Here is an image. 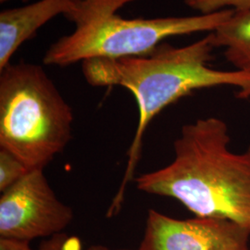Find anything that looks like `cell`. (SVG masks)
Listing matches in <instances>:
<instances>
[{"mask_svg": "<svg viewBox=\"0 0 250 250\" xmlns=\"http://www.w3.org/2000/svg\"><path fill=\"white\" fill-rule=\"evenodd\" d=\"M214 48L210 33L184 47L161 44L146 56L96 58L82 62L83 74L89 84L122 86L133 94L138 107V124L128 151L125 175L108 208V217L121 209L125 189L134 178L140 159L144 134L165 107L196 90L223 85L237 88L239 99H250V72L210 68L208 63Z\"/></svg>", "mask_w": 250, "mask_h": 250, "instance_id": "cell-1", "label": "cell"}, {"mask_svg": "<svg viewBox=\"0 0 250 250\" xmlns=\"http://www.w3.org/2000/svg\"><path fill=\"white\" fill-rule=\"evenodd\" d=\"M229 127L208 117L184 125L171 162L135 179L146 194L170 197L197 217L224 219L250 231V146L231 150Z\"/></svg>", "mask_w": 250, "mask_h": 250, "instance_id": "cell-2", "label": "cell"}, {"mask_svg": "<svg viewBox=\"0 0 250 250\" xmlns=\"http://www.w3.org/2000/svg\"><path fill=\"white\" fill-rule=\"evenodd\" d=\"M135 0H78L65 17L75 29L45 52V65L66 67L89 59L146 56L172 36L214 32L234 10L188 17L125 19L117 12Z\"/></svg>", "mask_w": 250, "mask_h": 250, "instance_id": "cell-3", "label": "cell"}, {"mask_svg": "<svg viewBox=\"0 0 250 250\" xmlns=\"http://www.w3.org/2000/svg\"><path fill=\"white\" fill-rule=\"evenodd\" d=\"M73 112L42 66L9 63L0 71V148L29 170L42 169L72 140Z\"/></svg>", "mask_w": 250, "mask_h": 250, "instance_id": "cell-4", "label": "cell"}, {"mask_svg": "<svg viewBox=\"0 0 250 250\" xmlns=\"http://www.w3.org/2000/svg\"><path fill=\"white\" fill-rule=\"evenodd\" d=\"M73 210L55 194L44 170H31L0 197V236L31 241L63 232Z\"/></svg>", "mask_w": 250, "mask_h": 250, "instance_id": "cell-5", "label": "cell"}, {"mask_svg": "<svg viewBox=\"0 0 250 250\" xmlns=\"http://www.w3.org/2000/svg\"><path fill=\"white\" fill-rule=\"evenodd\" d=\"M250 231L228 220H180L149 209L141 250H250Z\"/></svg>", "mask_w": 250, "mask_h": 250, "instance_id": "cell-6", "label": "cell"}, {"mask_svg": "<svg viewBox=\"0 0 250 250\" xmlns=\"http://www.w3.org/2000/svg\"><path fill=\"white\" fill-rule=\"evenodd\" d=\"M78 0H40L23 7L0 12V71L19 47L35 37L36 32L54 17L66 16Z\"/></svg>", "mask_w": 250, "mask_h": 250, "instance_id": "cell-7", "label": "cell"}, {"mask_svg": "<svg viewBox=\"0 0 250 250\" xmlns=\"http://www.w3.org/2000/svg\"><path fill=\"white\" fill-rule=\"evenodd\" d=\"M211 36L214 47H224L226 61L235 70L250 72V9L234 11Z\"/></svg>", "mask_w": 250, "mask_h": 250, "instance_id": "cell-8", "label": "cell"}, {"mask_svg": "<svg viewBox=\"0 0 250 250\" xmlns=\"http://www.w3.org/2000/svg\"><path fill=\"white\" fill-rule=\"evenodd\" d=\"M31 170L7 149L0 148V191L3 192L25 176Z\"/></svg>", "mask_w": 250, "mask_h": 250, "instance_id": "cell-9", "label": "cell"}, {"mask_svg": "<svg viewBox=\"0 0 250 250\" xmlns=\"http://www.w3.org/2000/svg\"><path fill=\"white\" fill-rule=\"evenodd\" d=\"M185 3L200 14H211L224 9L234 11L250 9V0H185Z\"/></svg>", "mask_w": 250, "mask_h": 250, "instance_id": "cell-10", "label": "cell"}, {"mask_svg": "<svg viewBox=\"0 0 250 250\" xmlns=\"http://www.w3.org/2000/svg\"><path fill=\"white\" fill-rule=\"evenodd\" d=\"M37 250H81L80 240L61 232L42 242Z\"/></svg>", "mask_w": 250, "mask_h": 250, "instance_id": "cell-11", "label": "cell"}, {"mask_svg": "<svg viewBox=\"0 0 250 250\" xmlns=\"http://www.w3.org/2000/svg\"><path fill=\"white\" fill-rule=\"evenodd\" d=\"M0 250H33L30 241L14 237L0 236Z\"/></svg>", "mask_w": 250, "mask_h": 250, "instance_id": "cell-12", "label": "cell"}, {"mask_svg": "<svg viewBox=\"0 0 250 250\" xmlns=\"http://www.w3.org/2000/svg\"><path fill=\"white\" fill-rule=\"evenodd\" d=\"M87 250H110V249H108L107 247H105V246H102V245H94V246H91L89 247ZM141 250L139 248H138V250Z\"/></svg>", "mask_w": 250, "mask_h": 250, "instance_id": "cell-13", "label": "cell"}, {"mask_svg": "<svg viewBox=\"0 0 250 250\" xmlns=\"http://www.w3.org/2000/svg\"><path fill=\"white\" fill-rule=\"evenodd\" d=\"M8 1H9V0H0L1 3H5V2H8ZM21 1H22V2H26L28 0H21Z\"/></svg>", "mask_w": 250, "mask_h": 250, "instance_id": "cell-14", "label": "cell"}]
</instances>
